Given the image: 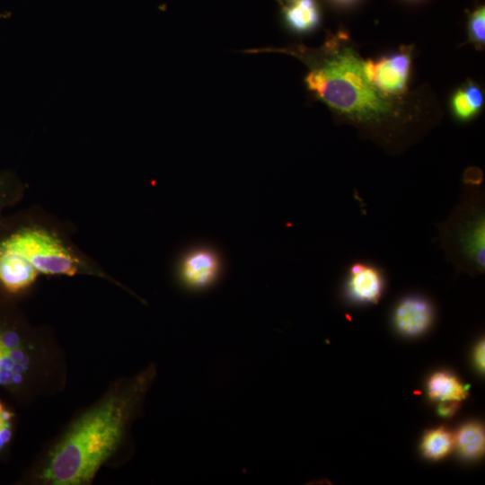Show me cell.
<instances>
[{"instance_id":"obj_14","label":"cell","mask_w":485,"mask_h":485,"mask_svg":"<svg viewBox=\"0 0 485 485\" xmlns=\"http://www.w3.org/2000/svg\"><path fill=\"white\" fill-rule=\"evenodd\" d=\"M454 445V435L442 427L426 433L422 440L421 449L427 458L438 460L445 457Z\"/></svg>"},{"instance_id":"obj_7","label":"cell","mask_w":485,"mask_h":485,"mask_svg":"<svg viewBox=\"0 0 485 485\" xmlns=\"http://www.w3.org/2000/svg\"><path fill=\"white\" fill-rule=\"evenodd\" d=\"M385 277L377 265L357 261L348 269L344 294L348 301L358 304H376L384 292Z\"/></svg>"},{"instance_id":"obj_17","label":"cell","mask_w":485,"mask_h":485,"mask_svg":"<svg viewBox=\"0 0 485 485\" xmlns=\"http://www.w3.org/2000/svg\"><path fill=\"white\" fill-rule=\"evenodd\" d=\"M484 6L475 9L469 19V32L471 39L477 44L484 43Z\"/></svg>"},{"instance_id":"obj_6","label":"cell","mask_w":485,"mask_h":485,"mask_svg":"<svg viewBox=\"0 0 485 485\" xmlns=\"http://www.w3.org/2000/svg\"><path fill=\"white\" fill-rule=\"evenodd\" d=\"M409 51H401L377 61H365V72L371 84L383 95H397L406 91L410 75Z\"/></svg>"},{"instance_id":"obj_8","label":"cell","mask_w":485,"mask_h":485,"mask_svg":"<svg viewBox=\"0 0 485 485\" xmlns=\"http://www.w3.org/2000/svg\"><path fill=\"white\" fill-rule=\"evenodd\" d=\"M433 317V307L426 298L409 295L397 304L392 320L398 331L407 336H416L429 328Z\"/></svg>"},{"instance_id":"obj_16","label":"cell","mask_w":485,"mask_h":485,"mask_svg":"<svg viewBox=\"0 0 485 485\" xmlns=\"http://www.w3.org/2000/svg\"><path fill=\"white\" fill-rule=\"evenodd\" d=\"M13 413L0 400V454L10 445L13 432Z\"/></svg>"},{"instance_id":"obj_3","label":"cell","mask_w":485,"mask_h":485,"mask_svg":"<svg viewBox=\"0 0 485 485\" xmlns=\"http://www.w3.org/2000/svg\"><path fill=\"white\" fill-rule=\"evenodd\" d=\"M86 266L55 234L19 219L0 217V290L17 295L40 274L74 276Z\"/></svg>"},{"instance_id":"obj_12","label":"cell","mask_w":485,"mask_h":485,"mask_svg":"<svg viewBox=\"0 0 485 485\" xmlns=\"http://www.w3.org/2000/svg\"><path fill=\"white\" fill-rule=\"evenodd\" d=\"M428 390L431 399L439 401H462L468 395L466 387L446 372L434 374L428 381Z\"/></svg>"},{"instance_id":"obj_15","label":"cell","mask_w":485,"mask_h":485,"mask_svg":"<svg viewBox=\"0 0 485 485\" xmlns=\"http://www.w3.org/2000/svg\"><path fill=\"white\" fill-rule=\"evenodd\" d=\"M22 186L9 171H0V217L3 210L14 204L21 197Z\"/></svg>"},{"instance_id":"obj_11","label":"cell","mask_w":485,"mask_h":485,"mask_svg":"<svg viewBox=\"0 0 485 485\" xmlns=\"http://www.w3.org/2000/svg\"><path fill=\"white\" fill-rule=\"evenodd\" d=\"M454 445L459 453L468 459H475L484 453L485 433L483 426L470 422L462 426L454 435Z\"/></svg>"},{"instance_id":"obj_13","label":"cell","mask_w":485,"mask_h":485,"mask_svg":"<svg viewBox=\"0 0 485 485\" xmlns=\"http://www.w3.org/2000/svg\"><path fill=\"white\" fill-rule=\"evenodd\" d=\"M483 104V95L481 89L474 84H468L457 90L452 100L453 110L461 119H472Z\"/></svg>"},{"instance_id":"obj_21","label":"cell","mask_w":485,"mask_h":485,"mask_svg":"<svg viewBox=\"0 0 485 485\" xmlns=\"http://www.w3.org/2000/svg\"><path fill=\"white\" fill-rule=\"evenodd\" d=\"M333 1L339 4H349V3L354 2L355 0H333Z\"/></svg>"},{"instance_id":"obj_20","label":"cell","mask_w":485,"mask_h":485,"mask_svg":"<svg viewBox=\"0 0 485 485\" xmlns=\"http://www.w3.org/2000/svg\"><path fill=\"white\" fill-rule=\"evenodd\" d=\"M474 361L479 370L483 372L484 371V340L480 341V343L475 348Z\"/></svg>"},{"instance_id":"obj_9","label":"cell","mask_w":485,"mask_h":485,"mask_svg":"<svg viewBox=\"0 0 485 485\" xmlns=\"http://www.w3.org/2000/svg\"><path fill=\"white\" fill-rule=\"evenodd\" d=\"M180 270L181 279L187 287H206L216 278L219 260L212 251L198 249L185 256Z\"/></svg>"},{"instance_id":"obj_18","label":"cell","mask_w":485,"mask_h":485,"mask_svg":"<svg viewBox=\"0 0 485 485\" xmlns=\"http://www.w3.org/2000/svg\"><path fill=\"white\" fill-rule=\"evenodd\" d=\"M460 401H440L437 408V413L441 417L450 418L452 417L460 407Z\"/></svg>"},{"instance_id":"obj_5","label":"cell","mask_w":485,"mask_h":485,"mask_svg":"<svg viewBox=\"0 0 485 485\" xmlns=\"http://www.w3.org/2000/svg\"><path fill=\"white\" fill-rule=\"evenodd\" d=\"M38 350L24 323L0 303V388L18 394L37 368Z\"/></svg>"},{"instance_id":"obj_19","label":"cell","mask_w":485,"mask_h":485,"mask_svg":"<svg viewBox=\"0 0 485 485\" xmlns=\"http://www.w3.org/2000/svg\"><path fill=\"white\" fill-rule=\"evenodd\" d=\"M482 172L477 168L468 169L463 177V181L466 186L476 187L480 186L482 181Z\"/></svg>"},{"instance_id":"obj_2","label":"cell","mask_w":485,"mask_h":485,"mask_svg":"<svg viewBox=\"0 0 485 485\" xmlns=\"http://www.w3.org/2000/svg\"><path fill=\"white\" fill-rule=\"evenodd\" d=\"M342 37L331 36L319 48L290 46L281 49H255L251 52L288 53L307 66L305 84L310 92L337 112L357 122L381 121L391 114L392 103L369 82L365 61Z\"/></svg>"},{"instance_id":"obj_4","label":"cell","mask_w":485,"mask_h":485,"mask_svg":"<svg viewBox=\"0 0 485 485\" xmlns=\"http://www.w3.org/2000/svg\"><path fill=\"white\" fill-rule=\"evenodd\" d=\"M484 194L468 186L449 217L438 224L440 246L460 271L472 275L484 271Z\"/></svg>"},{"instance_id":"obj_10","label":"cell","mask_w":485,"mask_h":485,"mask_svg":"<svg viewBox=\"0 0 485 485\" xmlns=\"http://www.w3.org/2000/svg\"><path fill=\"white\" fill-rule=\"evenodd\" d=\"M286 24L295 32L313 31L320 22L315 0H278Z\"/></svg>"},{"instance_id":"obj_1","label":"cell","mask_w":485,"mask_h":485,"mask_svg":"<svg viewBox=\"0 0 485 485\" xmlns=\"http://www.w3.org/2000/svg\"><path fill=\"white\" fill-rule=\"evenodd\" d=\"M154 375V366L147 367L76 419L50 450L40 481L54 485L90 483L120 445Z\"/></svg>"}]
</instances>
